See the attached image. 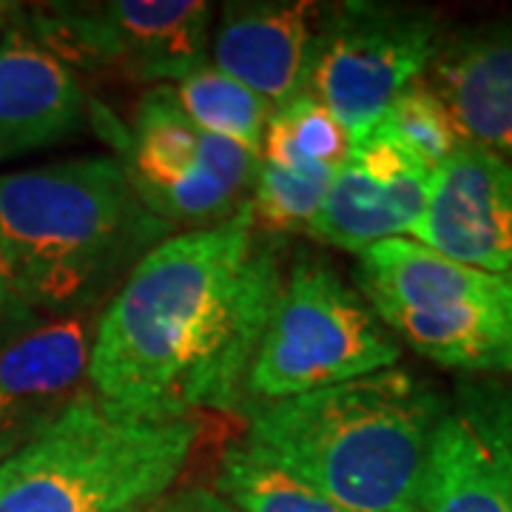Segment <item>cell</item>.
Instances as JSON below:
<instances>
[{"mask_svg":"<svg viewBox=\"0 0 512 512\" xmlns=\"http://www.w3.org/2000/svg\"><path fill=\"white\" fill-rule=\"evenodd\" d=\"M285 265L288 239L259 231L248 202L163 239L97 313L89 390L146 416L239 413Z\"/></svg>","mask_w":512,"mask_h":512,"instance_id":"obj_1","label":"cell"},{"mask_svg":"<svg viewBox=\"0 0 512 512\" xmlns=\"http://www.w3.org/2000/svg\"><path fill=\"white\" fill-rule=\"evenodd\" d=\"M171 234L117 154L0 174V251L37 316L100 311Z\"/></svg>","mask_w":512,"mask_h":512,"instance_id":"obj_2","label":"cell"},{"mask_svg":"<svg viewBox=\"0 0 512 512\" xmlns=\"http://www.w3.org/2000/svg\"><path fill=\"white\" fill-rule=\"evenodd\" d=\"M447 396L387 367L305 396L248 407L245 447L350 512H419L430 441Z\"/></svg>","mask_w":512,"mask_h":512,"instance_id":"obj_3","label":"cell"},{"mask_svg":"<svg viewBox=\"0 0 512 512\" xmlns=\"http://www.w3.org/2000/svg\"><path fill=\"white\" fill-rule=\"evenodd\" d=\"M197 441L191 416L131 413L86 387L0 461V512H146L171 495Z\"/></svg>","mask_w":512,"mask_h":512,"instance_id":"obj_4","label":"cell"},{"mask_svg":"<svg viewBox=\"0 0 512 512\" xmlns=\"http://www.w3.org/2000/svg\"><path fill=\"white\" fill-rule=\"evenodd\" d=\"M356 259V291L399 345L447 370L512 373V274L478 271L404 237Z\"/></svg>","mask_w":512,"mask_h":512,"instance_id":"obj_5","label":"cell"},{"mask_svg":"<svg viewBox=\"0 0 512 512\" xmlns=\"http://www.w3.org/2000/svg\"><path fill=\"white\" fill-rule=\"evenodd\" d=\"M399 359L402 345L365 296L325 256L296 251L288 256L239 413L362 379Z\"/></svg>","mask_w":512,"mask_h":512,"instance_id":"obj_6","label":"cell"},{"mask_svg":"<svg viewBox=\"0 0 512 512\" xmlns=\"http://www.w3.org/2000/svg\"><path fill=\"white\" fill-rule=\"evenodd\" d=\"M439 40V15L421 6L373 0L322 6L308 92L356 143L427 74Z\"/></svg>","mask_w":512,"mask_h":512,"instance_id":"obj_7","label":"cell"},{"mask_svg":"<svg viewBox=\"0 0 512 512\" xmlns=\"http://www.w3.org/2000/svg\"><path fill=\"white\" fill-rule=\"evenodd\" d=\"M23 20L74 72L174 86L208 63L214 9L202 0H89L49 3Z\"/></svg>","mask_w":512,"mask_h":512,"instance_id":"obj_8","label":"cell"},{"mask_svg":"<svg viewBox=\"0 0 512 512\" xmlns=\"http://www.w3.org/2000/svg\"><path fill=\"white\" fill-rule=\"evenodd\" d=\"M419 512H512V382L467 376L447 396Z\"/></svg>","mask_w":512,"mask_h":512,"instance_id":"obj_9","label":"cell"},{"mask_svg":"<svg viewBox=\"0 0 512 512\" xmlns=\"http://www.w3.org/2000/svg\"><path fill=\"white\" fill-rule=\"evenodd\" d=\"M430 177V168L370 131L350 143L348 157L336 165L308 237L356 256L407 237L424 211Z\"/></svg>","mask_w":512,"mask_h":512,"instance_id":"obj_10","label":"cell"},{"mask_svg":"<svg viewBox=\"0 0 512 512\" xmlns=\"http://www.w3.org/2000/svg\"><path fill=\"white\" fill-rule=\"evenodd\" d=\"M404 239L487 274H512V163L461 143L433 171L424 211Z\"/></svg>","mask_w":512,"mask_h":512,"instance_id":"obj_11","label":"cell"},{"mask_svg":"<svg viewBox=\"0 0 512 512\" xmlns=\"http://www.w3.org/2000/svg\"><path fill=\"white\" fill-rule=\"evenodd\" d=\"M97 313L43 316L0 339V461L40 436L89 387Z\"/></svg>","mask_w":512,"mask_h":512,"instance_id":"obj_12","label":"cell"},{"mask_svg":"<svg viewBox=\"0 0 512 512\" xmlns=\"http://www.w3.org/2000/svg\"><path fill=\"white\" fill-rule=\"evenodd\" d=\"M322 3L234 0L208 40V63L248 86L271 111L308 92Z\"/></svg>","mask_w":512,"mask_h":512,"instance_id":"obj_13","label":"cell"},{"mask_svg":"<svg viewBox=\"0 0 512 512\" xmlns=\"http://www.w3.org/2000/svg\"><path fill=\"white\" fill-rule=\"evenodd\" d=\"M424 80L461 143L512 163V18L441 35Z\"/></svg>","mask_w":512,"mask_h":512,"instance_id":"obj_14","label":"cell"},{"mask_svg":"<svg viewBox=\"0 0 512 512\" xmlns=\"http://www.w3.org/2000/svg\"><path fill=\"white\" fill-rule=\"evenodd\" d=\"M89 97L69 63L37 40L26 20L0 37V163L77 137Z\"/></svg>","mask_w":512,"mask_h":512,"instance_id":"obj_15","label":"cell"},{"mask_svg":"<svg viewBox=\"0 0 512 512\" xmlns=\"http://www.w3.org/2000/svg\"><path fill=\"white\" fill-rule=\"evenodd\" d=\"M117 146L137 194H148L197 171L202 131L185 117L171 86H151L140 97L128 131H117Z\"/></svg>","mask_w":512,"mask_h":512,"instance_id":"obj_16","label":"cell"},{"mask_svg":"<svg viewBox=\"0 0 512 512\" xmlns=\"http://www.w3.org/2000/svg\"><path fill=\"white\" fill-rule=\"evenodd\" d=\"M171 92L194 126L222 140L239 143L262 154V137L271 117V106L248 86L222 74L211 63L180 77Z\"/></svg>","mask_w":512,"mask_h":512,"instance_id":"obj_17","label":"cell"},{"mask_svg":"<svg viewBox=\"0 0 512 512\" xmlns=\"http://www.w3.org/2000/svg\"><path fill=\"white\" fill-rule=\"evenodd\" d=\"M211 490L237 512H350L242 441L222 453Z\"/></svg>","mask_w":512,"mask_h":512,"instance_id":"obj_18","label":"cell"},{"mask_svg":"<svg viewBox=\"0 0 512 512\" xmlns=\"http://www.w3.org/2000/svg\"><path fill=\"white\" fill-rule=\"evenodd\" d=\"M348 151L342 123L311 92H302L271 111L259 157L288 168H336Z\"/></svg>","mask_w":512,"mask_h":512,"instance_id":"obj_19","label":"cell"},{"mask_svg":"<svg viewBox=\"0 0 512 512\" xmlns=\"http://www.w3.org/2000/svg\"><path fill=\"white\" fill-rule=\"evenodd\" d=\"M333 171L336 168H288L259 160L254 188L248 194L256 228L282 239L302 231L308 234Z\"/></svg>","mask_w":512,"mask_h":512,"instance_id":"obj_20","label":"cell"},{"mask_svg":"<svg viewBox=\"0 0 512 512\" xmlns=\"http://www.w3.org/2000/svg\"><path fill=\"white\" fill-rule=\"evenodd\" d=\"M373 131H379L382 137L396 143L430 171H436L461 146L450 114L441 106L439 94L430 89V83L424 77L410 83L387 106Z\"/></svg>","mask_w":512,"mask_h":512,"instance_id":"obj_21","label":"cell"},{"mask_svg":"<svg viewBox=\"0 0 512 512\" xmlns=\"http://www.w3.org/2000/svg\"><path fill=\"white\" fill-rule=\"evenodd\" d=\"M37 319H43V316H37L23 302L18 285H15L12 274H9V265L3 259V251H0V339H6V336H12L18 330L35 325Z\"/></svg>","mask_w":512,"mask_h":512,"instance_id":"obj_22","label":"cell"},{"mask_svg":"<svg viewBox=\"0 0 512 512\" xmlns=\"http://www.w3.org/2000/svg\"><path fill=\"white\" fill-rule=\"evenodd\" d=\"M174 512H237L211 487H191L174 493Z\"/></svg>","mask_w":512,"mask_h":512,"instance_id":"obj_23","label":"cell"},{"mask_svg":"<svg viewBox=\"0 0 512 512\" xmlns=\"http://www.w3.org/2000/svg\"><path fill=\"white\" fill-rule=\"evenodd\" d=\"M20 15H23V9H20L18 3H0V37L18 23Z\"/></svg>","mask_w":512,"mask_h":512,"instance_id":"obj_24","label":"cell"},{"mask_svg":"<svg viewBox=\"0 0 512 512\" xmlns=\"http://www.w3.org/2000/svg\"><path fill=\"white\" fill-rule=\"evenodd\" d=\"M146 512H174V495H168V498H163L160 504H154V507H148Z\"/></svg>","mask_w":512,"mask_h":512,"instance_id":"obj_25","label":"cell"}]
</instances>
